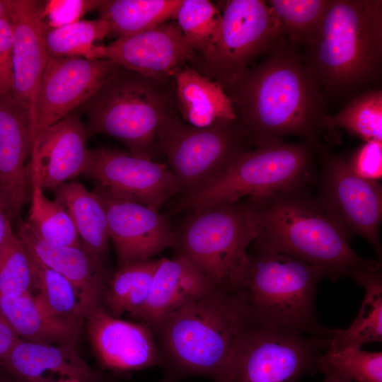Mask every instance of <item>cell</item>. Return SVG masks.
I'll return each instance as SVG.
<instances>
[{
	"label": "cell",
	"instance_id": "cell-10",
	"mask_svg": "<svg viewBox=\"0 0 382 382\" xmlns=\"http://www.w3.org/2000/svg\"><path fill=\"white\" fill-rule=\"evenodd\" d=\"M254 149L241 120H219L195 127L177 117L163 134L160 150L178 185L190 195L220 177L241 156Z\"/></svg>",
	"mask_w": 382,
	"mask_h": 382
},
{
	"label": "cell",
	"instance_id": "cell-31",
	"mask_svg": "<svg viewBox=\"0 0 382 382\" xmlns=\"http://www.w3.org/2000/svg\"><path fill=\"white\" fill-rule=\"evenodd\" d=\"M109 36V27L101 18L79 20L57 28L46 26L45 42L48 58H91L96 42Z\"/></svg>",
	"mask_w": 382,
	"mask_h": 382
},
{
	"label": "cell",
	"instance_id": "cell-8",
	"mask_svg": "<svg viewBox=\"0 0 382 382\" xmlns=\"http://www.w3.org/2000/svg\"><path fill=\"white\" fill-rule=\"evenodd\" d=\"M175 249L218 289L235 291L255 238L246 199L187 212Z\"/></svg>",
	"mask_w": 382,
	"mask_h": 382
},
{
	"label": "cell",
	"instance_id": "cell-7",
	"mask_svg": "<svg viewBox=\"0 0 382 382\" xmlns=\"http://www.w3.org/2000/svg\"><path fill=\"white\" fill-rule=\"evenodd\" d=\"M316 148L308 141H279L241 156L220 177L205 187L180 197L175 213L219 203L311 187L318 174Z\"/></svg>",
	"mask_w": 382,
	"mask_h": 382
},
{
	"label": "cell",
	"instance_id": "cell-6",
	"mask_svg": "<svg viewBox=\"0 0 382 382\" xmlns=\"http://www.w3.org/2000/svg\"><path fill=\"white\" fill-rule=\"evenodd\" d=\"M236 291L256 320L313 336L330 338L315 309L319 268L252 241Z\"/></svg>",
	"mask_w": 382,
	"mask_h": 382
},
{
	"label": "cell",
	"instance_id": "cell-35",
	"mask_svg": "<svg viewBox=\"0 0 382 382\" xmlns=\"http://www.w3.org/2000/svg\"><path fill=\"white\" fill-rule=\"evenodd\" d=\"M330 0H269L282 35L302 45L313 32Z\"/></svg>",
	"mask_w": 382,
	"mask_h": 382
},
{
	"label": "cell",
	"instance_id": "cell-15",
	"mask_svg": "<svg viewBox=\"0 0 382 382\" xmlns=\"http://www.w3.org/2000/svg\"><path fill=\"white\" fill-rule=\"evenodd\" d=\"M94 191L105 209L117 268L175 248V229L158 210L98 185Z\"/></svg>",
	"mask_w": 382,
	"mask_h": 382
},
{
	"label": "cell",
	"instance_id": "cell-43",
	"mask_svg": "<svg viewBox=\"0 0 382 382\" xmlns=\"http://www.w3.org/2000/svg\"><path fill=\"white\" fill-rule=\"evenodd\" d=\"M324 382H352L333 374H325Z\"/></svg>",
	"mask_w": 382,
	"mask_h": 382
},
{
	"label": "cell",
	"instance_id": "cell-32",
	"mask_svg": "<svg viewBox=\"0 0 382 382\" xmlns=\"http://www.w3.org/2000/svg\"><path fill=\"white\" fill-rule=\"evenodd\" d=\"M23 246L32 267L36 299L54 313L77 318L84 322L81 314L80 298L74 285L60 273L39 260L29 248Z\"/></svg>",
	"mask_w": 382,
	"mask_h": 382
},
{
	"label": "cell",
	"instance_id": "cell-14",
	"mask_svg": "<svg viewBox=\"0 0 382 382\" xmlns=\"http://www.w3.org/2000/svg\"><path fill=\"white\" fill-rule=\"evenodd\" d=\"M82 173L115 194L157 210L179 191L167 165L109 148L88 149Z\"/></svg>",
	"mask_w": 382,
	"mask_h": 382
},
{
	"label": "cell",
	"instance_id": "cell-21",
	"mask_svg": "<svg viewBox=\"0 0 382 382\" xmlns=\"http://www.w3.org/2000/svg\"><path fill=\"white\" fill-rule=\"evenodd\" d=\"M19 241L47 267L66 277L76 289L82 318L95 308L103 306L110 277L105 263L81 247L51 243L41 238L25 221L19 225Z\"/></svg>",
	"mask_w": 382,
	"mask_h": 382
},
{
	"label": "cell",
	"instance_id": "cell-34",
	"mask_svg": "<svg viewBox=\"0 0 382 382\" xmlns=\"http://www.w3.org/2000/svg\"><path fill=\"white\" fill-rule=\"evenodd\" d=\"M316 371L333 374L352 382H382V353L361 348L326 349L316 360Z\"/></svg>",
	"mask_w": 382,
	"mask_h": 382
},
{
	"label": "cell",
	"instance_id": "cell-20",
	"mask_svg": "<svg viewBox=\"0 0 382 382\" xmlns=\"http://www.w3.org/2000/svg\"><path fill=\"white\" fill-rule=\"evenodd\" d=\"M31 149L28 111L13 96H0V189L10 219L18 226L23 206L30 198L25 161Z\"/></svg>",
	"mask_w": 382,
	"mask_h": 382
},
{
	"label": "cell",
	"instance_id": "cell-26",
	"mask_svg": "<svg viewBox=\"0 0 382 382\" xmlns=\"http://www.w3.org/2000/svg\"><path fill=\"white\" fill-rule=\"evenodd\" d=\"M55 190V199L71 216L81 248L105 263L110 236L105 209L98 195L77 182L64 183Z\"/></svg>",
	"mask_w": 382,
	"mask_h": 382
},
{
	"label": "cell",
	"instance_id": "cell-44",
	"mask_svg": "<svg viewBox=\"0 0 382 382\" xmlns=\"http://www.w3.org/2000/svg\"><path fill=\"white\" fill-rule=\"evenodd\" d=\"M8 13V0H0V18L7 16Z\"/></svg>",
	"mask_w": 382,
	"mask_h": 382
},
{
	"label": "cell",
	"instance_id": "cell-30",
	"mask_svg": "<svg viewBox=\"0 0 382 382\" xmlns=\"http://www.w3.org/2000/svg\"><path fill=\"white\" fill-rule=\"evenodd\" d=\"M31 205L27 224L43 240L51 243L81 247L71 216L57 200L48 199L40 187L36 177L28 173Z\"/></svg>",
	"mask_w": 382,
	"mask_h": 382
},
{
	"label": "cell",
	"instance_id": "cell-22",
	"mask_svg": "<svg viewBox=\"0 0 382 382\" xmlns=\"http://www.w3.org/2000/svg\"><path fill=\"white\" fill-rule=\"evenodd\" d=\"M2 365L19 382L108 381L86 364L74 343L48 345L19 339Z\"/></svg>",
	"mask_w": 382,
	"mask_h": 382
},
{
	"label": "cell",
	"instance_id": "cell-42",
	"mask_svg": "<svg viewBox=\"0 0 382 382\" xmlns=\"http://www.w3.org/2000/svg\"><path fill=\"white\" fill-rule=\"evenodd\" d=\"M11 220L4 203L0 201V253L2 251L8 236L13 232Z\"/></svg>",
	"mask_w": 382,
	"mask_h": 382
},
{
	"label": "cell",
	"instance_id": "cell-9",
	"mask_svg": "<svg viewBox=\"0 0 382 382\" xmlns=\"http://www.w3.org/2000/svg\"><path fill=\"white\" fill-rule=\"evenodd\" d=\"M330 338L260 322L250 313L235 339L224 382H296L316 373Z\"/></svg>",
	"mask_w": 382,
	"mask_h": 382
},
{
	"label": "cell",
	"instance_id": "cell-28",
	"mask_svg": "<svg viewBox=\"0 0 382 382\" xmlns=\"http://www.w3.org/2000/svg\"><path fill=\"white\" fill-rule=\"evenodd\" d=\"M160 259L137 261L121 267L110 276L103 306L112 316L131 317L145 303Z\"/></svg>",
	"mask_w": 382,
	"mask_h": 382
},
{
	"label": "cell",
	"instance_id": "cell-47",
	"mask_svg": "<svg viewBox=\"0 0 382 382\" xmlns=\"http://www.w3.org/2000/svg\"><path fill=\"white\" fill-rule=\"evenodd\" d=\"M0 382H6V381L0 378Z\"/></svg>",
	"mask_w": 382,
	"mask_h": 382
},
{
	"label": "cell",
	"instance_id": "cell-37",
	"mask_svg": "<svg viewBox=\"0 0 382 382\" xmlns=\"http://www.w3.org/2000/svg\"><path fill=\"white\" fill-rule=\"evenodd\" d=\"M34 292L28 253L13 231L0 253V296L16 298Z\"/></svg>",
	"mask_w": 382,
	"mask_h": 382
},
{
	"label": "cell",
	"instance_id": "cell-2",
	"mask_svg": "<svg viewBox=\"0 0 382 382\" xmlns=\"http://www.w3.org/2000/svg\"><path fill=\"white\" fill-rule=\"evenodd\" d=\"M311 187L247 197L253 241L320 269L336 281L350 277L361 284L381 263L359 256L318 202Z\"/></svg>",
	"mask_w": 382,
	"mask_h": 382
},
{
	"label": "cell",
	"instance_id": "cell-38",
	"mask_svg": "<svg viewBox=\"0 0 382 382\" xmlns=\"http://www.w3.org/2000/svg\"><path fill=\"white\" fill-rule=\"evenodd\" d=\"M346 160L349 168L357 176L379 181L382 177V141H364Z\"/></svg>",
	"mask_w": 382,
	"mask_h": 382
},
{
	"label": "cell",
	"instance_id": "cell-4",
	"mask_svg": "<svg viewBox=\"0 0 382 382\" xmlns=\"http://www.w3.org/2000/svg\"><path fill=\"white\" fill-rule=\"evenodd\" d=\"M248 314L237 291L216 288L149 327L162 361L158 382L190 376L224 382L231 349Z\"/></svg>",
	"mask_w": 382,
	"mask_h": 382
},
{
	"label": "cell",
	"instance_id": "cell-19",
	"mask_svg": "<svg viewBox=\"0 0 382 382\" xmlns=\"http://www.w3.org/2000/svg\"><path fill=\"white\" fill-rule=\"evenodd\" d=\"M88 136L79 112L71 111L36 135L28 173L35 175L42 189L62 185L82 173L88 151Z\"/></svg>",
	"mask_w": 382,
	"mask_h": 382
},
{
	"label": "cell",
	"instance_id": "cell-3",
	"mask_svg": "<svg viewBox=\"0 0 382 382\" xmlns=\"http://www.w3.org/2000/svg\"><path fill=\"white\" fill-rule=\"evenodd\" d=\"M301 45L304 64L327 104L347 103L381 78L382 1L330 0Z\"/></svg>",
	"mask_w": 382,
	"mask_h": 382
},
{
	"label": "cell",
	"instance_id": "cell-36",
	"mask_svg": "<svg viewBox=\"0 0 382 382\" xmlns=\"http://www.w3.org/2000/svg\"><path fill=\"white\" fill-rule=\"evenodd\" d=\"M221 18L219 6L209 0H183L176 16L185 40L196 53L208 47Z\"/></svg>",
	"mask_w": 382,
	"mask_h": 382
},
{
	"label": "cell",
	"instance_id": "cell-39",
	"mask_svg": "<svg viewBox=\"0 0 382 382\" xmlns=\"http://www.w3.org/2000/svg\"><path fill=\"white\" fill-rule=\"evenodd\" d=\"M101 1H49L45 3L44 16L47 26L57 28L80 20L91 9H97Z\"/></svg>",
	"mask_w": 382,
	"mask_h": 382
},
{
	"label": "cell",
	"instance_id": "cell-1",
	"mask_svg": "<svg viewBox=\"0 0 382 382\" xmlns=\"http://www.w3.org/2000/svg\"><path fill=\"white\" fill-rule=\"evenodd\" d=\"M301 47L281 37L261 62L225 90L254 148L290 136L304 139L316 150L340 144Z\"/></svg>",
	"mask_w": 382,
	"mask_h": 382
},
{
	"label": "cell",
	"instance_id": "cell-24",
	"mask_svg": "<svg viewBox=\"0 0 382 382\" xmlns=\"http://www.w3.org/2000/svg\"><path fill=\"white\" fill-rule=\"evenodd\" d=\"M0 309L20 339L35 343H75L83 323L50 311L33 294L16 298L0 296Z\"/></svg>",
	"mask_w": 382,
	"mask_h": 382
},
{
	"label": "cell",
	"instance_id": "cell-27",
	"mask_svg": "<svg viewBox=\"0 0 382 382\" xmlns=\"http://www.w3.org/2000/svg\"><path fill=\"white\" fill-rule=\"evenodd\" d=\"M183 0H105L100 17L116 39L134 35L167 21H175Z\"/></svg>",
	"mask_w": 382,
	"mask_h": 382
},
{
	"label": "cell",
	"instance_id": "cell-5",
	"mask_svg": "<svg viewBox=\"0 0 382 382\" xmlns=\"http://www.w3.org/2000/svg\"><path fill=\"white\" fill-rule=\"evenodd\" d=\"M88 135L103 134L124 143L131 154L155 161L161 140L179 115L173 77L158 80L117 65L79 107Z\"/></svg>",
	"mask_w": 382,
	"mask_h": 382
},
{
	"label": "cell",
	"instance_id": "cell-40",
	"mask_svg": "<svg viewBox=\"0 0 382 382\" xmlns=\"http://www.w3.org/2000/svg\"><path fill=\"white\" fill-rule=\"evenodd\" d=\"M13 31L8 15L0 18V96H13Z\"/></svg>",
	"mask_w": 382,
	"mask_h": 382
},
{
	"label": "cell",
	"instance_id": "cell-33",
	"mask_svg": "<svg viewBox=\"0 0 382 382\" xmlns=\"http://www.w3.org/2000/svg\"><path fill=\"white\" fill-rule=\"evenodd\" d=\"M330 117L337 129H343L364 141H382L381 88L364 91Z\"/></svg>",
	"mask_w": 382,
	"mask_h": 382
},
{
	"label": "cell",
	"instance_id": "cell-29",
	"mask_svg": "<svg viewBox=\"0 0 382 382\" xmlns=\"http://www.w3.org/2000/svg\"><path fill=\"white\" fill-rule=\"evenodd\" d=\"M365 296L359 312L346 329H332L328 350L361 348L369 342L382 341V276L378 271L361 284Z\"/></svg>",
	"mask_w": 382,
	"mask_h": 382
},
{
	"label": "cell",
	"instance_id": "cell-46",
	"mask_svg": "<svg viewBox=\"0 0 382 382\" xmlns=\"http://www.w3.org/2000/svg\"><path fill=\"white\" fill-rule=\"evenodd\" d=\"M63 382H77V381H72V380H68V381H63Z\"/></svg>",
	"mask_w": 382,
	"mask_h": 382
},
{
	"label": "cell",
	"instance_id": "cell-25",
	"mask_svg": "<svg viewBox=\"0 0 382 382\" xmlns=\"http://www.w3.org/2000/svg\"><path fill=\"white\" fill-rule=\"evenodd\" d=\"M179 115L195 127L219 120L237 117L235 108L221 84L198 72L188 64L173 71Z\"/></svg>",
	"mask_w": 382,
	"mask_h": 382
},
{
	"label": "cell",
	"instance_id": "cell-41",
	"mask_svg": "<svg viewBox=\"0 0 382 382\" xmlns=\"http://www.w3.org/2000/svg\"><path fill=\"white\" fill-rule=\"evenodd\" d=\"M19 339L0 309V362L1 364Z\"/></svg>",
	"mask_w": 382,
	"mask_h": 382
},
{
	"label": "cell",
	"instance_id": "cell-17",
	"mask_svg": "<svg viewBox=\"0 0 382 382\" xmlns=\"http://www.w3.org/2000/svg\"><path fill=\"white\" fill-rule=\"evenodd\" d=\"M88 340L99 364L115 372L161 366V357L151 329L93 308L85 318Z\"/></svg>",
	"mask_w": 382,
	"mask_h": 382
},
{
	"label": "cell",
	"instance_id": "cell-12",
	"mask_svg": "<svg viewBox=\"0 0 382 382\" xmlns=\"http://www.w3.org/2000/svg\"><path fill=\"white\" fill-rule=\"evenodd\" d=\"M318 174L316 197L347 238L364 237L380 260L379 229L382 221V185L353 173L346 157L329 149L316 150Z\"/></svg>",
	"mask_w": 382,
	"mask_h": 382
},
{
	"label": "cell",
	"instance_id": "cell-11",
	"mask_svg": "<svg viewBox=\"0 0 382 382\" xmlns=\"http://www.w3.org/2000/svg\"><path fill=\"white\" fill-rule=\"evenodd\" d=\"M219 26L204 52L189 64L219 83L233 84L257 57L269 53L282 37L272 9L264 0L221 1Z\"/></svg>",
	"mask_w": 382,
	"mask_h": 382
},
{
	"label": "cell",
	"instance_id": "cell-16",
	"mask_svg": "<svg viewBox=\"0 0 382 382\" xmlns=\"http://www.w3.org/2000/svg\"><path fill=\"white\" fill-rule=\"evenodd\" d=\"M196 53L187 43L176 21L97 45L91 58L108 59L145 76L166 80L183 64H190Z\"/></svg>",
	"mask_w": 382,
	"mask_h": 382
},
{
	"label": "cell",
	"instance_id": "cell-45",
	"mask_svg": "<svg viewBox=\"0 0 382 382\" xmlns=\"http://www.w3.org/2000/svg\"><path fill=\"white\" fill-rule=\"evenodd\" d=\"M0 201L3 202L4 203L3 197H2V195H1V189H0Z\"/></svg>",
	"mask_w": 382,
	"mask_h": 382
},
{
	"label": "cell",
	"instance_id": "cell-23",
	"mask_svg": "<svg viewBox=\"0 0 382 382\" xmlns=\"http://www.w3.org/2000/svg\"><path fill=\"white\" fill-rule=\"evenodd\" d=\"M216 287L183 255L163 257L156 270L144 306L131 317L151 327L177 311L212 292Z\"/></svg>",
	"mask_w": 382,
	"mask_h": 382
},
{
	"label": "cell",
	"instance_id": "cell-13",
	"mask_svg": "<svg viewBox=\"0 0 382 382\" xmlns=\"http://www.w3.org/2000/svg\"><path fill=\"white\" fill-rule=\"evenodd\" d=\"M117 65L108 59L77 56L48 58L35 100L32 145L39 132L85 103Z\"/></svg>",
	"mask_w": 382,
	"mask_h": 382
},
{
	"label": "cell",
	"instance_id": "cell-18",
	"mask_svg": "<svg viewBox=\"0 0 382 382\" xmlns=\"http://www.w3.org/2000/svg\"><path fill=\"white\" fill-rule=\"evenodd\" d=\"M36 0H8L13 31V97L28 112L32 124L35 100L48 57L44 11Z\"/></svg>",
	"mask_w": 382,
	"mask_h": 382
}]
</instances>
